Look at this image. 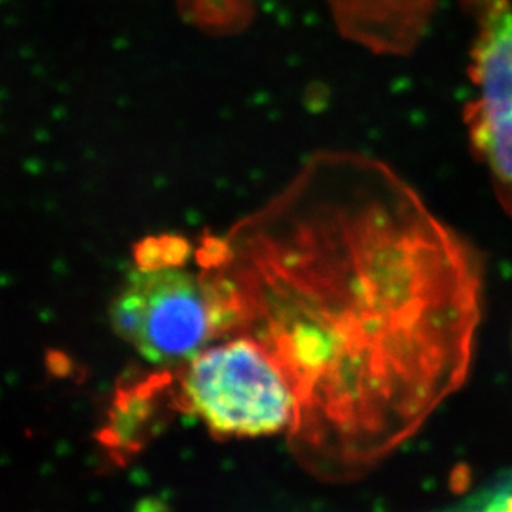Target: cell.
I'll use <instances>...</instances> for the list:
<instances>
[{
	"label": "cell",
	"instance_id": "cell-3",
	"mask_svg": "<svg viewBox=\"0 0 512 512\" xmlns=\"http://www.w3.org/2000/svg\"><path fill=\"white\" fill-rule=\"evenodd\" d=\"M123 342L156 367L189 363L213 337L214 307L198 277L178 266L138 267L110 305Z\"/></svg>",
	"mask_w": 512,
	"mask_h": 512
},
{
	"label": "cell",
	"instance_id": "cell-4",
	"mask_svg": "<svg viewBox=\"0 0 512 512\" xmlns=\"http://www.w3.org/2000/svg\"><path fill=\"white\" fill-rule=\"evenodd\" d=\"M471 24L464 107L469 146L488 171L494 194L512 218V0H461Z\"/></svg>",
	"mask_w": 512,
	"mask_h": 512
},
{
	"label": "cell",
	"instance_id": "cell-5",
	"mask_svg": "<svg viewBox=\"0 0 512 512\" xmlns=\"http://www.w3.org/2000/svg\"><path fill=\"white\" fill-rule=\"evenodd\" d=\"M464 511H512V471L489 479L481 488L468 494L464 501L453 506Z\"/></svg>",
	"mask_w": 512,
	"mask_h": 512
},
{
	"label": "cell",
	"instance_id": "cell-1",
	"mask_svg": "<svg viewBox=\"0 0 512 512\" xmlns=\"http://www.w3.org/2000/svg\"><path fill=\"white\" fill-rule=\"evenodd\" d=\"M324 198L320 441L352 478L413 438L468 382L483 319L481 252L382 161L334 153Z\"/></svg>",
	"mask_w": 512,
	"mask_h": 512
},
{
	"label": "cell",
	"instance_id": "cell-2",
	"mask_svg": "<svg viewBox=\"0 0 512 512\" xmlns=\"http://www.w3.org/2000/svg\"><path fill=\"white\" fill-rule=\"evenodd\" d=\"M188 405L214 433L256 438L279 433L294 415L289 380L256 343L204 348L184 378Z\"/></svg>",
	"mask_w": 512,
	"mask_h": 512
}]
</instances>
